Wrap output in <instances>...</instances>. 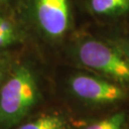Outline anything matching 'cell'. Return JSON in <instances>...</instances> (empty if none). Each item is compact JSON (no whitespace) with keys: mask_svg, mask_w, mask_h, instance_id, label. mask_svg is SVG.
<instances>
[{"mask_svg":"<svg viewBox=\"0 0 129 129\" xmlns=\"http://www.w3.org/2000/svg\"><path fill=\"white\" fill-rule=\"evenodd\" d=\"M54 78L55 101L79 122L129 107V90L90 71L59 62Z\"/></svg>","mask_w":129,"mask_h":129,"instance_id":"obj_1","label":"cell"},{"mask_svg":"<svg viewBox=\"0 0 129 129\" xmlns=\"http://www.w3.org/2000/svg\"><path fill=\"white\" fill-rule=\"evenodd\" d=\"M43 76L29 61L14 62L0 87V128H14L54 104H48Z\"/></svg>","mask_w":129,"mask_h":129,"instance_id":"obj_2","label":"cell"},{"mask_svg":"<svg viewBox=\"0 0 129 129\" xmlns=\"http://www.w3.org/2000/svg\"><path fill=\"white\" fill-rule=\"evenodd\" d=\"M90 71L129 90V62L113 44L78 27L60 51V61Z\"/></svg>","mask_w":129,"mask_h":129,"instance_id":"obj_3","label":"cell"},{"mask_svg":"<svg viewBox=\"0 0 129 129\" xmlns=\"http://www.w3.org/2000/svg\"><path fill=\"white\" fill-rule=\"evenodd\" d=\"M73 0H32V17L38 32L61 51L78 30Z\"/></svg>","mask_w":129,"mask_h":129,"instance_id":"obj_4","label":"cell"},{"mask_svg":"<svg viewBox=\"0 0 129 129\" xmlns=\"http://www.w3.org/2000/svg\"><path fill=\"white\" fill-rule=\"evenodd\" d=\"M80 9L90 23L102 30H129V0H81Z\"/></svg>","mask_w":129,"mask_h":129,"instance_id":"obj_5","label":"cell"},{"mask_svg":"<svg viewBox=\"0 0 129 129\" xmlns=\"http://www.w3.org/2000/svg\"><path fill=\"white\" fill-rule=\"evenodd\" d=\"M80 124L63 106L55 102L13 129H76Z\"/></svg>","mask_w":129,"mask_h":129,"instance_id":"obj_6","label":"cell"},{"mask_svg":"<svg viewBox=\"0 0 129 129\" xmlns=\"http://www.w3.org/2000/svg\"><path fill=\"white\" fill-rule=\"evenodd\" d=\"M76 129H129V107L96 120L85 121Z\"/></svg>","mask_w":129,"mask_h":129,"instance_id":"obj_7","label":"cell"},{"mask_svg":"<svg viewBox=\"0 0 129 129\" xmlns=\"http://www.w3.org/2000/svg\"><path fill=\"white\" fill-rule=\"evenodd\" d=\"M89 29L99 35L100 37H103L107 41H109L111 44H113L129 62V30L120 31V30H102V29H94V28H89Z\"/></svg>","mask_w":129,"mask_h":129,"instance_id":"obj_8","label":"cell"},{"mask_svg":"<svg viewBox=\"0 0 129 129\" xmlns=\"http://www.w3.org/2000/svg\"><path fill=\"white\" fill-rule=\"evenodd\" d=\"M24 39L23 32L13 20L0 17V48L15 45Z\"/></svg>","mask_w":129,"mask_h":129,"instance_id":"obj_9","label":"cell"},{"mask_svg":"<svg viewBox=\"0 0 129 129\" xmlns=\"http://www.w3.org/2000/svg\"><path fill=\"white\" fill-rule=\"evenodd\" d=\"M14 62H11L10 59H0V87L8 77Z\"/></svg>","mask_w":129,"mask_h":129,"instance_id":"obj_10","label":"cell"}]
</instances>
